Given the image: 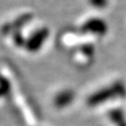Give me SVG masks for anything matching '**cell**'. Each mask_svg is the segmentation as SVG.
Listing matches in <instances>:
<instances>
[]
</instances>
